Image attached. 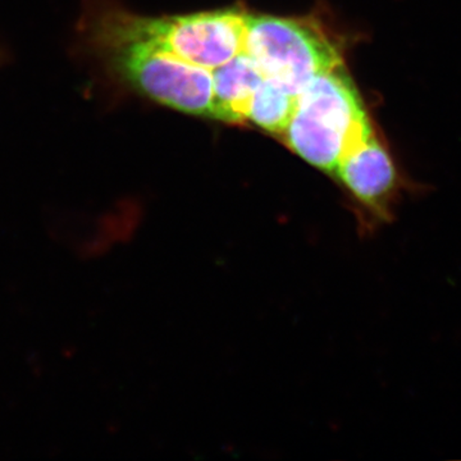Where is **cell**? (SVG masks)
Wrapping results in <instances>:
<instances>
[{
	"instance_id": "4",
	"label": "cell",
	"mask_w": 461,
	"mask_h": 461,
	"mask_svg": "<svg viewBox=\"0 0 461 461\" xmlns=\"http://www.w3.org/2000/svg\"><path fill=\"white\" fill-rule=\"evenodd\" d=\"M242 51L293 96L317 76L342 65L338 47L317 27L267 14H248Z\"/></svg>"
},
{
	"instance_id": "2",
	"label": "cell",
	"mask_w": 461,
	"mask_h": 461,
	"mask_svg": "<svg viewBox=\"0 0 461 461\" xmlns=\"http://www.w3.org/2000/svg\"><path fill=\"white\" fill-rule=\"evenodd\" d=\"M247 17V12L238 9L147 17L118 7L112 0H86L81 20L213 71L241 53Z\"/></svg>"
},
{
	"instance_id": "6",
	"label": "cell",
	"mask_w": 461,
	"mask_h": 461,
	"mask_svg": "<svg viewBox=\"0 0 461 461\" xmlns=\"http://www.w3.org/2000/svg\"><path fill=\"white\" fill-rule=\"evenodd\" d=\"M213 120L227 123L247 121L254 94L266 76L244 51L212 71Z\"/></svg>"
},
{
	"instance_id": "3",
	"label": "cell",
	"mask_w": 461,
	"mask_h": 461,
	"mask_svg": "<svg viewBox=\"0 0 461 461\" xmlns=\"http://www.w3.org/2000/svg\"><path fill=\"white\" fill-rule=\"evenodd\" d=\"M372 135L362 99L344 65L317 76L297 94L282 133L294 153L330 176L351 149Z\"/></svg>"
},
{
	"instance_id": "1",
	"label": "cell",
	"mask_w": 461,
	"mask_h": 461,
	"mask_svg": "<svg viewBox=\"0 0 461 461\" xmlns=\"http://www.w3.org/2000/svg\"><path fill=\"white\" fill-rule=\"evenodd\" d=\"M80 32L109 71L139 93L176 111L213 118L211 69L86 20H80Z\"/></svg>"
},
{
	"instance_id": "5",
	"label": "cell",
	"mask_w": 461,
	"mask_h": 461,
	"mask_svg": "<svg viewBox=\"0 0 461 461\" xmlns=\"http://www.w3.org/2000/svg\"><path fill=\"white\" fill-rule=\"evenodd\" d=\"M335 177L354 200L362 227L369 230L390 221L399 178L390 154L375 133L342 158Z\"/></svg>"
},
{
	"instance_id": "7",
	"label": "cell",
	"mask_w": 461,
	"mask_h": 461,
	"mask_svg": "<svg viewBox=\"0 0 461 461\" xmlns=\"http://www.w3.org/2000/svg\"><path fill=\"white\" fill-rule=\"evenodd\" d=\"M295 99L296 96L266 77L251 99L247 121L266 131L282 135L294 113Z\"/></svg>"
}]
</instances>
